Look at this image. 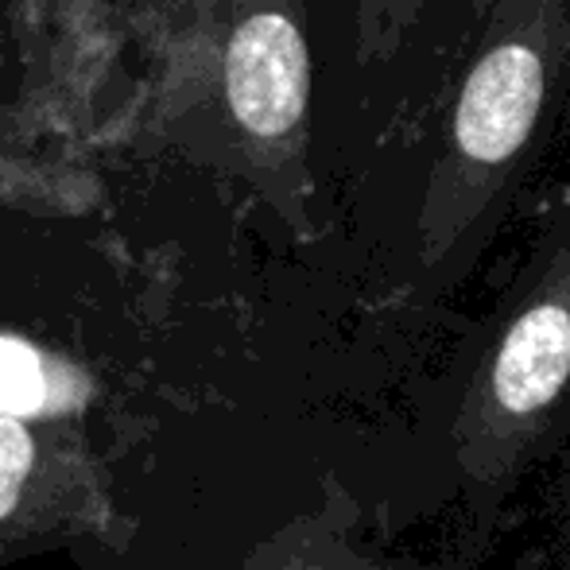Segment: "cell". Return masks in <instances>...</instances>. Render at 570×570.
Listing matches in <instances>:
<instances>
[{
	"mask_svg": "<svg viewBox=\"0 0 570 570\" xmlns=\"http://www.w3.org/2000/svg\"><path fill=\"white\" fill-rule=\"evenodd\" d=\"M570 381V303L543 295L520 311L493 361V396L504 412H543Z\"/></svg>",
	"mask_w": 570,
	"mask_h": 570,
	"instance_id": "obj_3",
	"label": "cell"
},
{
	"mask_svg": "<svg viewBox=\"0 0 570 570\" xmlns=\"http://www.w3.org/2000/svg\"><path fill=\"white\" fill-rule=\"evenodd\" d=\"M543 8L520 23H504L478 55L454 106L451 156L443 159L446 203L489 195L528 156L548 114L556 55Z\"/></svg>",
	"mask_w": 570,
	"mask_h": 570,
	"instance_id": "obj_1",
	"label": "cell"
},
{
	"mask_svg": "<svg viewBox=\"0 0 570 570\" xmlns=\"http://www.w3.org/2000/svg\"><path fill=\"white\" fill-rule=\"evenodd\" d=\"M47 404H51V384H47L39 350L0 334V415L31 420V415H43Z\"/></svg>",
	"mask_w": 570,
	"mask_h": 570,
	"instance_id": "obj_4",
	"label": "cell"
},
{
	"mask_svg": "<svg viewBox=\"0 0 570 570\" xmlns=\"http://www.w3.org/2000/svg\"><path fill=\"white\" fill-rule=\"evenodd\" d=\"M226 90L233 117L253 136L292 132L307 106V47L287 16H248L229 39Z\"/></svg>",
	"mask_w": 570,
	"mask_h": 570,
	"instance_id": "obj_2",
	"label": "cell"
},
{
	"mask_svg": "<svg viewBox=\"0 0 570 570\" xmlns=\"http://www.w3.org/2000/svg\"><path fill=\"white\" fill-rule=\"evenodd\" d=\"M31 458H36V443H31V431L23 428V420L0 415V517H8L20 501Z\"/></svg>",
	"mask_w": 570,
	"mask_h": 570,
	"instance_id": "obj_5",
	"label": "cell"
}]
</instances>
